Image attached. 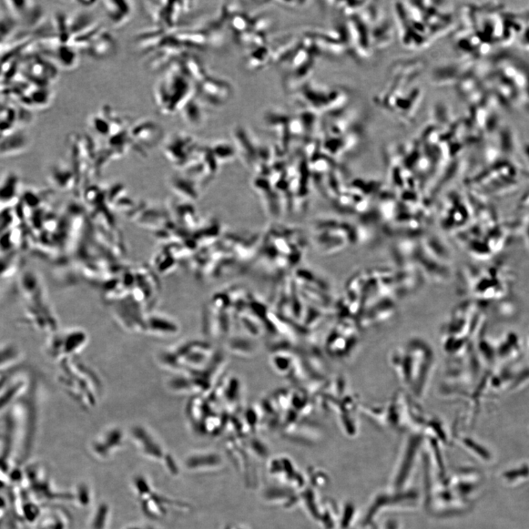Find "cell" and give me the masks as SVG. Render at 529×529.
<instances>
[{
    "instance_id": "1",
    "label": "cell",
    "mask_w": 529,
    "mask_h": 529,
    "mask_svg": "<svg viewBox=\"0 0 529 529\" xmlns=\"http://www.w3.org/2000/svg\"><path fill=\"white\" fill-rule=\"evenodd\" d=\"M190 80L179 66L170 68L158 79L154 97L161 114L171 115L186 106L195 93Z\"/></svg>"
},
{
    "instance_id": "2",
    "label": "cell",
    "mask_w": 529,
    "mask_h": 529,
    "mask_svg": "<svg viewBox=\"0 0 529 529\" xmlns=\"http://www.w3.org/2000/svg\"><path fill=\"white\" fill-rule=\"evenodd\" d=\"M104 11L110 23L115 27H121L127 23L132 14L130 2L105 1Z\"/></svg>"
},
{
    "instance_id": "3",
    "label": "cell",
    "mask_w": 529,
    "mask_h": 529,
    "mask_svg": "<svg viewBox=\"0 0 529 529\" xmlns=\"http://www.w3.org/2000/svg\"><path fill=\"white\" fill-rule=\"evenodd\" d=\"M130 136L140 140H157L162 136V130L155 121H142L132 127Z\"/></svg>"
},
{
    "instance_id": "4",
    "label": "cell",
    "mask_w": 529,
    "mask_h": 529,
    "mask_svg": "<svg viewBox=\"0 0 529 529\" xmlns=\"http://www.w3.org/2000/svg\"><path fill=\"white\" fill-rule=\"evenodd\" d=\"M90 47L89 53L96 58H106L111 56L115 49V42L109 34H101Z\"/></svg>"
},
{
    "instance_id": "5",
    "label": "cell",
    "mask_w": 529,
    "mask_h": 529,
    "mask_svg": "<svg viewBox=\"0 0 529 529\" xmlns=\"http://www.w3.org/2000/svg\"><path fill=\"white\" fill-rule=\"evenodd\" d=\"M182 114L186 121L192 126L199 125L202 120V110L200 106L195 101L193 103L191 99L186 106L182 109Z\"/></svg>"
},
{
    "instance_id": "6",
    "label": "cell",
    "mask_w": 529,
    "mask_h": 529,
    "mask_svg": "<svg viewBox=\"0 0 529 529\" xmlns=\"http://www.w3.org/2000/svg\"><path fill=\"white\" fill-rule=\"evenodd\" d=\"M528 470L527 469H522L521 470H517V471H512V472H508L504 474V477L507 480H515L517 479V476L519 475H528Z\"/></svg>"
}]
</instances>
